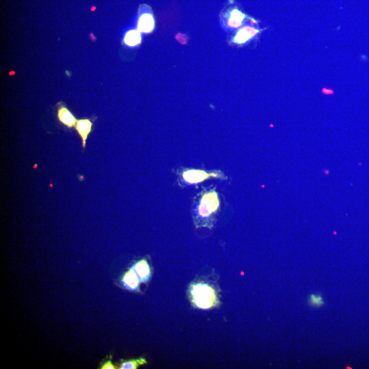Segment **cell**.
<instances>
[{"mask_svg": "<svg viewBox=\"0 0 369 369\" xmlns=\"http://www.w3.org/2000/svg\"><path fill=\"white\" fill-rule=\"evenodd\" d=\"M221 200L215 188H204L194 198L192 215L196 229H212L214 217L220 209Z\"/></svg>", "mask_w": 369, "mask_h": 369, "instance_id": "6da1fadb", "label": "cell"}, {"mask_svg": "<svg viewBox=\"0 0 369 369\" xmlns=\"http://www.w3.org/2000/svg\"><path fill=\"white\" fill-rule=\"evenodd\" d=\"M176 175L177 176L178 184L183 188L198 185L210 178H217L222 181L228 180L224 172L220 170L206 171L196 168H180L176 171Z\"/></svg>", "mask_w": 369, "mask_h": 369, "instance_id": "7a4b0ae2", "label": "cell"}, {"mask_svg": "<svg viewBox=\"0 0 369 369\" xmlns=\"http://www.w3.org/2000/svg\"><path fill=\"white\" fill-rule=\"evenodd\" d=\"M192 302L195 307L202 310L212 309L217 305V294L208 284H195L190 289Z\"/></svg>", "mask_w": 369, "mask_h": 369, "instance_id": "3957f363", "label": "cell"}, {"mask_svg": "<svg viewBox=\"0 0 369 369\" xmlns=\"http://www.w3.org/2000/svg\"><path fill=\"white\" fill-rule=\"evenodd\" d=\"M57 117L59 122L67 128L76 127L77 123V118L62 102H59L57 104Z\"/></svg>", "mask_w": 369, "mask_h": 369, "instance_id": "277c9868", "label": "cell"}, {"mask_svg": "<svg viewBox=\"0 0 369 369\" xmlns=\"http://www.w3.org/2000/svg\"><path fill=\"white\" fill-rule=\"evenodd\" d=\"M94 120H92L91 118H82L78 120L77 123H76V131L80 136L81 140H82V147L83 149H86V142L88 136L92 132L93 130V122Z\"/></svg>", "mask_w": 369, "mask_h": 369, "instance_id": "5b68a950", "label": "cell"}, {"mask_svg": "<svg viewBox=\"0 0 369 369\" xmlns=\"http://www.w3.org/2000/svg\"><path fill=\"white\" fill-rule=\"evenodd\" d=\"M261 31L258 29L251 26H246L240 29L234 36L233 42L237 45H244L254 38Z\"/></svg>", "mask_w": 369, "mask_h": 369, "instance_id": "8992f818", "label": "cell"}, {"mask_svg": "<svg viewBox=\"0 0 369 369\" xmlns=\"http://www.w3.org/2000/svg\"><path fill=\"white\" fill-rule=\"evenodd\" d=\"M155 22L151 13H145L140 15L137 21V30L141 33L149 34L154 31Z\"/></svg>", "mask_w": 369, "mask_h": 369, "instance_id": "52a82bcc", "label": "cell"}, {"mask_svg": "<svg viewBox=\"0 0 369 369\" xmlns=\"http://www.w3.org/2000/svg\"><path fill=\"white\" fill-rule=\"evenodd\" d=\"M139 282L140 280L132 268L126 272L122 278V283L124 287L133 291L138 290Z\"/></svg>", "mask_w": 369, "mask_h": 369, "instance_id": "ba28073f", "label": "cell"}, {"mask_svg": "<svg viewBox=\"0 0 369 369\" xmlns=\"http://www.w3.org/2000/svg\"><path fill=\"white\" fill-rule=\"evenodd\" d=\"M136 274L142 282H147L151 278V272L150 266L146 259H142L132 267Z\"/></svg>", "mask_w": 369, "mask_h": 369, "instance_id": "9c48e42d", "label": "cell"}, {"mask_svg": "<svg viewBox=\"0 0 369 369\" xmlns=\"http://www.w3.org/2000/svg\"><path fill=\"white\" fill-rule=\"evenodd\" d=\"M246 15L237 8H234L229 13L227 24L231 28H238L243 24Z\"/></svg>", "mask_w": 369, "mask_h": 369, "instance_id": "30bf717a", "label": "cell"}, {"mask_svg": "<svg viewBox=\"0 0 369 369\" xmlns=\"http://www.w3.org/2000/svg\"><path fill=\"white\" fill-rule=\"evenodd\" d=\"M142 41L141 32L137 30H129L124 37V43L128 47H137Z\"/></svg>", "mask_w": 369, "mask_h": 369, "instance_id": "8fae6325", "label": "cell"}, {"mask_svg": "<svg viewBox=\"0 0 369 369\" xmlns=\"http://www.w3.org/2000/svg\"><path fill=\"white\" fill-rule=\"evenodd\" d=\"M146 363H147V362H146V359L142 358L137 359V360L122 361L118 368L120 369H136L138 368L139 366L146 365Z\"/></svg>", "mask_w": 369, "mask_h": 369, "instance_id": "7c38bea8", "label": "cell"}, {"mask_svg": "<svg viewBox=\"0 0 369 369\" xmlns=\"http://www.w3.org/2000/svg\"><path fill=\"white\" fill-rule=\"evenodd\" d=\"M309 303L312 307H322L325 304L324 297L319 294H311L309 297Z\"/></svg>", "mask_w": 369, "mask_h": 369, "instance_id": "4fadbf2b", "label": "cell"}, {"mask_svg": "<svg viewBox=\"0 0 369 369\" xmlns=\"http://www.w3.org/2000/svg\"><path fill=\"white\" fill-rule=\"evenodd\" d=\"M175 39L177 40L178 42L182 44V45H186L188 43V38L186 36L182 35L181 33H178L175 37Z\"/></svg>", "mask_w": 369, "mask_h": 369, "instance_id": "5bb4252c", "label": "cell"}, {"mask_svg": "<svg viewBox=\"0 0 369 369\" xmlns=\"http://www.w3.org/2000/svg\"><path fill=\"white\" fill-rule=\"evenodd\" d=\"M117 368H118V367H116L115 366L113 365V363H112L111 360H108V361H106L104 362V363L102 364L101 367H100V369H115Z\"/></svg>", "mask_w": 369, "mask_h": 369, "instance_id": "9a60e30c", "label": "cell"}, {"mask_svg": "<svg viewBox=\"0 0 369 369\" xmlns=\"http://www.w3.org/2000/svg\"><path fill=\"white\" fill-rule=\"evenodd\" d=\"M322 93L325 95H330L334 94V91L331 89H328V88H323Z\"/></svg>", "mask_w": 369, "mask_h": 369, "instance_id": "2e32d148", "label": "cell"}, {"mask_svg": "<svg viewBox=\"0 0 369 369\" xmlns=\"http://www.w3.org/2000/svg\"><path fill=\"white\" fill-rule=\"evenodd\" d=\"M250 21H251L252 26H254V25L257 24V21H255L253 19H250Z\"/></svg>", "mask_w": 369, "mask_h": 369, "instance_id": "e0dca14e", "label": "cell"}]
</instances>
